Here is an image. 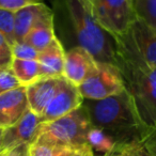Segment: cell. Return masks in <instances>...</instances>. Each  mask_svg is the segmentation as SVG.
Listing matches in <instances>:
<instances>
[{"label":"cell","mask_w":156,"mask_h":156,"mask_svg":"<svg viewBox=\"0 0 156 156\" xmlns=\"http://www.w3.org/2000/svg\"><path fill=\"white\" fill-rule=\"evenodd\" d=\"M111 156H155L141 141H135L127 144L115 145L110 151Z\"/></svg>","instance_id":"obj_19"},{"label":"cell","mask_w":156,"mask_h":156,"mask_svg":"<svg viewBox=\"0 0 156 156\" xmlns=\"http://www.w3.org/2000/svg\"><path fill=\"white\" fill-rule=\"evenodd\" d=\"M87 140L93 151L104 154L109 153L115 147V142L109 135L94 126H92L91 129L89 130Z\"/></svg>","instance_id":"obj_17"},{"label":"cell","mask_w":156,"mask_h":156,"mask_svg":"<svg viewBox=\"0 0 156 156\" xmlns=\"http://www.w3.org/2000/svg\"><path fill=\"white\" fill-rule=\"evenodd\" d=\"M93 18L109 33H126L136 18L132 0H80Z\"/></svg>","instance_id":"obj_5"},{"label":"cell","mask_w":156,"mask_h":156,"mask_svg":"<svg viewBox=\"0 0 156 156\" xmlns=\"http://www.w3.org/2000/svg\"><path fill=\"white\" fill-rule=\"evenodd\" d=\"M83 98L79 91V88L62 77L56 95L40 117L41 122L45 123L64 117L83 106Z\"/></svg>","instance_id":"obj_7"},{"label":"cell","mask_w":156,"mask_h":156,"mask_svg":"<svg viewBox=\"0 0 156 156\" xmlns=\"http://www.w3.org/2000/svg\"><path fill=\"white\" fill-rule=\"evenodd\" d=\"M3 129H5V128L0 127V153H2V150H1V139H2V135H3Z\"/></svg>","instance_id":"obj_29"},{"label":"cell","mask_w":156,"mask_h":156,"mask_svg":"<svg viewBox=\"0 0 156 156\" xmlns=\"http://www.w3.org/2000/svg\"><path fill=\"white\" fill-rule=\"evenodd\" d=\"M132 1H133V5H134V0H132Z\"/></svg>","instance_id":"obj_34"},{"label":"cell","mask_w":156,"mask_h":156,"mask_svg":"<svg viewBox=\"0 0 156 156\" xmlns=\"http://www.w3.org/2000/svg\"><path fill=\"white\" fill-rule=\"evenodd\" d=\"M91 127L89 115L85 107L81 106L55 121L41 123L35 140L58 147L87 144L88 134Z\"/></svg>","instance_id":"obj_4"},{"label":"cell","mask_w":156,"mask_h":156,"mask_svg":"<svg viewBox=\"0 0 156 156\" xmlns=\"http://www.w3.org/2000/svg\"><path fill=\"white\" fill-rule=\"evenodd\" d=\"M18 87H20V85L15 78L11 69H3L0 73V94L5 93V92Z\"/></svg>","instance_id":"obj_24"},{"label":"cell","mask_w":156,"mask_h":156,"mask_svg":"<svg viewBox=\"0 0 156 156\" xmlns=\"http://www.w3.org/2000/svg\"><path fill=\"white\" fill-rule=\"evenodd\" d=\"M46 5L43 2L32 3L26 5L15 12V23H14V34L15 42H24L28 33L37 23Z\"/></svg>","instance_id":"obj_15"},{"label":"cell","mask_w":156,"mask_h":156,"mask_svg":"<svg viewBox=\"0 0 156 156\" xmlns=\"http://www.w3.org/2000/svg\"><path fill=\"white\" fill-rule=\"evenodd\" d=\"M29 145L22 144L9 151V156H29Z\"/></svg>","instance_id":"obj_28"},{"label":"cell","mask_w":156,"mask_h":156,"mask_svg":"<svg viewBox=\"0 0 156 156\" xmlns=\"http://www.w3.org/2000/svg\"><path fill=\"white\" fill-rule=\"evenodd\" d=\"M0 156H9V151H3L2 153H0Z\"/></svg>","instance_id":"obj_30"},{"label":"cell","mask_w":156,"mask_h":156,"mask_svg":"<svg viewBox=\"0 0 156 156\" xmlns=\"http://www.w3.org/2000/svg\"><path fill=\"white\" fill-rule=\"evenodd\" d=\"M13 59L22 60H37L39 51L26 42H15L11 46Z\"/></svg>","instance_id":"obj_21"},{"label":"cell","mask_w":156,"mask_h":156,"mask_svg":"<svg viewBox=\"0 0 156 156\" xmlns=\"http://www.w3.org/2000/svg\"><path fill=\"white\" fill-rule=\"evenodd\" d=\"M12 60H13V56H12L11 45L3 37L2 33L0 32V69H10Z\"/></svg>","instance_id":"obj_23"},{"label":"cell","mask_w":156,"mask_h":156,"mask_svg":"<svg viewBox=\"0 0 156 156\" xmlns=\"http://www.w3.org/2000/svg\"><path fill=\"white\" fill-rule=\"evenodd\" d=\"M37 3L34 0H0V9L16 12L26 5Z\"/></svg>","instance_id":"obj_26"},{"label":"cell","mask_w":156,"mask_h":156,"mask_svg":"<svg viewBox=\"0 0 156 156\" xmlns=\"http://www.w3.org/2000/svg\"><path fill=\"white\" fill-rule=\"evenodd\" d=\"M55 37L54 13L47 7L37 18L24 42L31 45L37 51H41L51 43Z\"/></svg>","instance_id":"obj_14"},{"label":"cell","mask_w":156,"mask_h":156,"mask_svg":"<svg viewBox=\"0 0 156 156\" xmlns=\"http://www.w3.org/2000/svg\"><path fill=\"white\" fill-rule=\"evenodd\" d=\"M3 71V69H0V73H1V72H2Z\"/></svg>","instance_id":"obj_33"},{"label":"cell","mask_w":156,"mask_h":156,"mask_svg":"<svg viewBox=\"0 0 156 156\" xmlns=\"http://www.w3.org/2000/svg\"><path fill=\"white\" fill-rule=\"evenodd\" d=\"M14 23H15V12L0 9V32L2 33L11 46L15 43Z\"/></svg>","instance_id":"obj_20"},{"label":"cell","mask_w":156,"mask_h":156,"mask_svg":"<svg viewBox=\"0 0 156 156\" xmlns=\"http://www.w3.org/2000/svg\"><path fill=\"white\" fill-rule=\"evenodd\" d=\"M141 142L152 154L156 156V126L144 135Z\"/></svg>","instance_id":"obj_27"},{"label":"cell","mask_w":156,"mask_h":156,"mask_svg":"<svg viewBox=\"0 0 156 156\" xmlns=\"http://www.w3.org/2000/svg\"><path fill=\"white\" fill-rule=\"evenodd\" d=\"M65 61V50L58 37L39 51L37 62L40 64V78L45 77H63Z\"/></svg>","instance_id":"obj_13"},{"label":"cell","mask_w":156,"mask_h":156,"mask_svg":"<svg viewBox=\"0 0 156 156\" xmlns=\"http://www.w3.org/2000/svg\"><path fill=\"white\" fill-rule=\"evenodd\" d=\"M35 2H37V3H40V2H42V1H43V0H34Z\"/></svg>","instance_id":"obj_31"},{"label":"cell","mask_w":156,"mask_h":156,"mask_svg":"<svg viewBox=\"0 0 156 156\" xmlns=\"http://www.w3.org/2000/svg\"><path fill=\"white\" fill-rule=\"evenodd\" d=\"M128 33L141 58L151 66L156 67V31L136 16Z\"/></svg>","instance_id":"obj_12"},{"label":"cell","mask_w":156,"mask_h":156,"mask_svg":"<svg viewBox=\"0 0 156 156\" xmlns=\"http://www.w3.org/2000/svg\"><path fill=\"white\" fill-rule=\"evenodd\" d=\"M62 77L39 78L31 85L26 87L27 100L29 109L41 117L46 107L54 98L60 87Z\"/></svg>","instance_id":"obj_11"},{"label":"cell","mask_w":156,"mask_h":156,"mask_svg":"<svg viewBox=\"0 0 156 156\" xmlns=\"http://www.w3.org/2000/svg\"><path fill=\"white\" fill-rule=\"evenodd\" d=\"M135 14L156 31V0H134Z\"/></svg>","instance_id":"obj_18"},{"label":"cell","mask_w":156,"mask_h":156,"mask_svg":"<svg viewBox=\"0 0 156 156\" xmlns=\"http://www.w3.org/2000/svg\"><path fill=\"white\" fill-rule=\"evenodd\" d=\"M98 61L83 48L79 46L65 50L63 77L79 87L90 73L95 69Z\"/></svg>","instance_id":"obj_9"},{"label":"cell","mask_w":156,"mask_h":156,"mask_svg":"<svg viewBox=\"0 0 156 156\" xmlns=\"http://www.w3.org/2000/svg\"><path fill=\"white\" fill-rule=\"evenodd\" d=\"M10 69L20 85L24 87L31 85L40 78V64L37 60L13 59Z\"/></svg>","instance_id":"obj_16"},{"label":"cell","mask_w":156,"mask_h":156,"mask_svg":"<svg viewBox=\"0 0 156 156\" xmlns=\"http://www.w3.org/2000/svg\"><path fill=\"white\" fill-rule=\"evenodd\" d=\"M29 109L26 87L20 86L0 94V127L15 124Z\"/></svg>","instance_id":"obj_10"},{"label":"cell","mask_w":156,"mask_h":156,"mask_svg":"<svg viewBox=\"0 0 156 156\" xmlns=\"http://www.w3.org/2000/svg\"><path fill=\"white\" fill-rule=\"evenodd\" d=\"M104 156H111V155H110V152H109V153H106V154H104Z\"/></svg>","instance_id":"obj_32"},{"label":"cell","mask_w":156,"mask_h":156,"mask_svg":"<svg viewBox=\"0 0 156 156\" xmlns=\"http://www.w3.org/2000/svg\"><path fill=\"white\" fill-rule=\"evenodd\" d=\"M115 37V66L147 134L156 126V67L141 58L128 31Z\"/></svg>","instance_id":"obj_1"},{"label":"cell","mask_w":156,"mask_h":156,"mask_svg":"<svg viewBox=\"0 0 156 156\" xmlns=\"http://www.w3.org/2000/svg\"><path fill=\"white\" fill-rule=\"evenodd\" d=\"M58 156H94V151L90 144L63 147Z\"/></svg>","instance_id":"obj_25"},{"label":"cell","mask_w":156,"mask_h":156,"mask_svg":"<svg viewBox=\"0 0 156 156\" xmlns=\"http://www.w3.org/2000/svg\"><path fill=\"white\" fill-rule=\"evenodd\" d=\"M77 46L95 61L115 65V37L90 14L80 0H63Z\"/></svg>","instance_id":"obj_3"},{"label":"cell","mask_w":156,"mask_h":156,"mask_svg":"<svg viewBox=\"0 0 156 156\" xmlns=\"http://www.w3.org/2000/svg\"><path fill=\"white\" fill-rule=\"evenodd\" d=\"M83 106L92 126L109 135L115 145L141 141L145 135L132 98L125 90L104 100H83Z\"/></svg>","instance_id":"obj_2"},{"label":"cell","mask_w":156,"mask_h":156,"mask_svg":"<svg viewBox=\"0 0 156 156\" xmlns=\"http://www.w3.org/2000/svg\"><path fill=\"white\" fill-rule=\"evenodd\" d=\"M83 100L100 101L124 91L123 79L115 65L98 62L95 69L79 86Z\"/></svg>","instance_id":"obj_6"},{"label":"cell","mask_w":156,"mask_h":156,"mask_svg":"<svg viewBox=\"0 0 156 156\" xmlns=\"http://www.w3.org/2000/svg\"><path fill=\"white\" fill-rule=\"evenodd\" d=\"M41 118L28 109L15 124L3 129L1 150L11 151L22 144H31L35 140L41 125Z\"/></svg>","instance_id":"obj_8"},{"label":"cell","mask_w":156,"mask_h":156,"mask_svg":"<svg viewBox=\"0 0 156 156\" xmlns=\"http://www.w3.org/2000/svg\"><path fill=\"white\" fill-rule=\"evenodd\" d=\"M63 147H58L40 140L29 145V156H58Z\"/></svg>","instance_id":"obj_22"}]
</instances>
